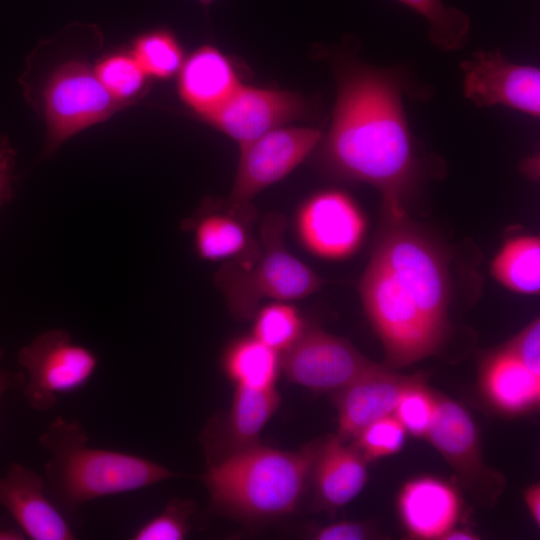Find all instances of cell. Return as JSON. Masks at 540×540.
I'll use <instances>...</instances> for the list:
<instances>
[{
	"label": "cell",
	"mask_w": 540,
	"mask_h": 540,
	"mask_svg": "<svg viewBox=\"0 0 540 540\" xmlns=\"http://www.w3.org/2000/svg\"><path fill=\"white\" fill-rule=\"evenodd\" d=\"M337 95L320 166L334 177L363 182L382 197L385 216H407L405 202L419 177L416 143L403 106L407 81L398 69L352 56L333 59Z\"/></svg>",
	"instance_id": "obj_1"
},
{
	"label": "cell",
	"mask_w": 540,
	"mask_h": 540,
	"mask_svg": "<svg viewBox=\"0 0 540 540\" xmlns=\"http://www.w3.org/2000/svg\"><path fill=\"white\" fill-rule=\"evenodd\" d=\"M358 289L384 365L405 367L441 349L450 331L447 260L407 216H385Z\"/></svg>",
	"instance_id": "obj_2"
},
{
	"label": "cell",
	"mask_w": 540,
	"mask_h": 540,
	"mask_svg": "<svg viewBox=\"0 0 540 540\" xmlns=\"http://www.w3.org/2000/svg\"><path fill=\"white\" fill-rule=\"evenodd\" d=\"M77 420L55 418L39 437L49 454L44 466L47 495L70 523L79 525L89 501L143 489L180 473L148 458L90 447Z\"/></svg>",
	"instance_id": "obj_3"
},
{
	"label": "cell",
	"mask_w": 540,
	"mask_h": 540,
	"mask_svg": "<svg viewBox=\"0 0 540 540\" xmlns=\"http://www.w3.org/2000/svg\"><path fill=\"white\" fill-rule=\"evenodd\" d=\"M320 441L298 450L259 443L207 463L199 480L216 511L248 524L271 522L293 513L310 482Z\"/></svg>",
	"instance_id": "obj_4"
},
{
	"label": "cell",
	"mask_w": 540,
	"mask_h": 540,
	"mask_svg": "<svg viewBox=\"0 0 540 540\" xmlns=\"http://www.w3.org/2000/svg\"><path fill=\"white\" fill-rule=\"evenodd\" d=\"M286 227L283 214H266L256 252L228 261L215 274V284L237 320L252 319L265 299L292 302L322 287L324 280L285 246Z\"/></svg>",
	"instance_id": "obj_5"
},
{
	"label": "cell",
	"mask_w": 540,
	"mask_h": 540,
	"mask_svg": "<svg viewBox=\"0 0 540 540\" xmlns=\"http://www.w3.org/2000/svg\"><path fill=\"white\" fill-rule=\"evenodd\" d=\"M435 415L426 440L452 468L459 488L486 508L494 507L506 488L504 474L489 466L477 424L467 408L435 390Z\"/></svg>",
	"instance_id": "obj_6"
},
{
	"label": "cell",
	"mask_w": 540,
	"mask_h": 540,
	"mask_svg": "<svg viewBox=\"0 0 540 540\" xmlns=\"http://www.w3.org/2000/svg\"><path fill=\"white\" fill-rule=\"evenodd\" d=\"M18 362L27 372L24 396L31 408L48 411L59 394L74 392L94 375L98 359L87 347L73 342L63 329L45 331L21 348Z\"/></svg>",
	"instance_id": "obj_7"
},
{
	"label": "cell",
	"mask_w": 540,
	"mask_h": 540,
	"mask_svg": "<svg viewBox=\"0 0 540 540\" xmlns=\"http://www.w3.org/2000/svg\"><path fill=\"white\" fill-rule=\"evenodd\" d=\"M126 104L115 99L86 65L75 61L62 65L44 91L45 152L55 151L72 135L107 119Z\"/></svg>",
	"instance_id": "obj_8"
},
{
	"label": "cell",
	"mask_w": 540,
	"mask_h": 540,
	"mask_svg": "<svg viewBox=\"0 0 540 540\" xmlns=\"http://www.w3.org/2000/svg\"><path fill=\"white\" fill-rule=\"evenodd\" d=\"M348 340L317 326H307L280 354L286 378L314 393H334L377 367Z\"/></svg>",
	"instance_id": "obj_9"
},
{
	"label": "cell",
	"mask_w": 540,
	"mask_h": 540,
	"mask_svg": "<svg viewBox=\"0 0 540 540\" xmlns=\"http://www.w3.org/2000/svg\"><path fill=\"white\" fill-rule=\"evenodd\" d=\"M320 129L312 127L276 128L240 146V155L228 200L249 204L269 186L282 180L317 147Z\"/></svg>",
	"instance_id": "obj_10"
},
{
	"label": "cell",
	"mask_w": 540,
	"mask_h": 540,
	"mask_svg": "<svg viewBox=\"0 0 540 540\" xmlns=\"http://www.w3.org/2000/svg\"><path fill=\"white\" fill-rule=\"evenodd\" d=\"M295 228L302 246L329 260L350 257L361 246L366 219L358 204L345 192L328 189L307 198L299 207Z\"/></svg>",
	"instance_id": "obj_11"
},
{
	"label": "cell",
	"mask_w": 540,
	"mask_h": 540,
	"mask_svg": "<svg viewBox=\"0 0 540 540\" xmlns=\"http://www.w3.org/2000/svg\"><path fill=\"white\" fill-rule=\"evenodd\" d=\"M460 69L464 96L477 107L503 105L539 117V68L513 63L498 51L477 50Z\"/></svg>",
	"instance_id": "obj_12"
},
{
	"label": "cell",
	"mask_w": 540,
	"mask_h": 540,
	"mask_svg": "<svg viewBox=\"0 0 540 540\" xmlns=\"http://www.w3.org/2000/svg\"><path fill=\"white\" fill-rule=\"evenodd\" d=\"M309 101L298 92L240 85L204 120L240 146L309 115Z\"/></svg>",
	"instance_id": "obj_13"
},
{
	"label": "cell",
	"mask_w": 540,
	"mask_h": 540,
	"mask_svg": "<svg viewBox=\"0 0 540 540\" xmlns=\"http://www.w3.org/2000/svg\"><path fill=\"white\" fill-rule=\"evenodd\" d=\"M426 378L423 373L401 374L384 364L332 393L337 410L336 435L349 442L371 422L393 414L402 394Z\"/></svg>",
	"instance_id": "obj_14"
},
{
	"label": "cell",
	"mask_w": 540,
	"mask_h": 540,
	"mask_svg": "<svg viewBox=\"0 0 540 540\" xmlns=\"http://www.w3.org/2000/svg\"><path fill=\"white\" fill-rule=\"evenodd\" d=\"M396 511L408 538L441 540L458 525L463 498L456 483L434 475H420L401 486Z\"/></svg>",
	"instance_id": "obj_15"
},
{
	"label": "cell",
	"mask_w": 540,
	"mask_h": 540,
	"mask_svg": "<svg viewBox=\"0 0 540 540\" xmlns=\"http://www.w3.org/2000/svg\"><path fill=\"white\" fill-rule=\"evenodd\" d=\"M281 397L275 387L235 386L231 408L211 420L199 436L207 463L259 443V437L278 410Z\"/></svg>",
	"instance_id": "obj_16"
},
{
	"label": "cell",
	"mask_w": 540,
	"mask_h": 540,
	"mask_svg": "<svg viewBox=\"0 0 540 540\" xmlns=\"http://www.w3.org/2000/svg\"><path fill=\"white\" fill-rule=\"evenodd\" d=\"M0 507L32 540H73L70 522L47 495L44 478L20 463L0 477Z\"/></svg>",
	"instance_id": "obj_17"
},
{
	"label": "cell",
	"mask_w": 540,
	"mask_h": 540,
	"mask_svg": "<svg viewBox=\"0 0 540 540\" xmlns=\"http://www.w3.org/2000/svg\"><path fill=\"white\" fill-rule=\"evenodd\" d=\"M256 216L252 203L207 200L183 226L193 233L199 257L208 261H231L249 257L257 250L258 241L252 237Z\"/></svg>",
	"instance_id": "obj_18"
},
{
	"label": "cell",
	"mask_w": 540,
	"mask_h": 540,
	"mask_svg": "<svg viewBox=\"0 0 540 540\" xmlns=\"http://www.w3.org/2000/svg\"><path fill=\"white\" fill-rule=\"evenodd\" d=\"M478 392L496 414L514 418L540 405V375L528 369L506 344L487 352L478 366Z\"/></svg>",
	"instance_id": "obj_19"
},
{
	"label": "cell",
	"mask_w": 540,
	"mask_h": 540,
	"mask_svg": "<svg viewBox=\"0 0 540 540\" xmlns=\"http://www.w3.org/2000/svg\"><path fill=\"white\" fill-rule=\"evenodd\" d=\"M368 478V463L349 442L335 433L320 440L310 476L313 509L334 514L362 492Z\"/></svg>",
	"instance_id": "obj_20"
},
{
	"label": "cell",
	"mask_w": 540,
	"mask_h": 540,
	"mask_svg": "<svg viewBox=\"0 0 540 540\" xmlns=\"http://www.w3.org/2000/svg\"><path fill=\"white\" fill-rule=\"evenodd\" d=\"M240 85L230 59L210 45L194 51L179 70L180 97L203 119L215 112Z\"/></svg>",
	"instance_id": "obj_21"
},
{
	"label": "cell",
	"mask_w": 540,
	"mask_h": 540,
	"mask_svg": "<svg viewBox=\"0 0 540 540\" xmlns=\"http://www.w3.org/2000/svg\"><path fill=\"white\" fill-rule=\"evenodd\" d=\"M221 364L235 386L255 389L275 387L281 370L280 353L253 335L233 340L224 350Z\"/></svg>",
	"instance_id": "obj_22"
},
{
	"label": "cell",
	"mask_w": 540,
	"mask_h": 540,
	"mask_svg": "<svg viewBox=\"0 0 540 540\" xmlns=\"http://www.w3.org/2000/svg\"><path fill=\"white\" fill-rule=\"evenodd\" d=\"M494 278L509 290L535 295L540 289V239L524 235L510 238L491 264Z\"/></svg>",
	"instance_id": "obj_23"
},
{
	"label": "cell",
	"mask_w": 540,
	"mask_h": 540,
	"mask_svg": "<svg viewBox=\"0 0 540 540\" xmlns=\"http://www.w3.org/2000/svg\"><path fill=\"white\" fill-rule=\"evenodd\" d=\"M422 15L429 23L431 43L443 51L462 48L471 28L469 16L462 10L446 6L443 0H398Z\"/></svg>",
	"instance_id": "obj_24"
},
{
	"label": "cell",
	"mask_w": 540,
	"mask_h": 540,
	"mask_svg": "<svg viewBox=\"0 0 540 540\" xmlns=\"http://www.w3.org/2000/svg\"><path fill=\"white\" fill-rule=\"evenodd\" d=\"M252 319V335L280 354L296 342L306 327L298 309L286 301L259 307Z\"/></svg>",
	"instance_id": "obj_25"
},
{
	"label": "cell",
	"mask_w": 540,
	"mask_h": 540,
	"mask_svg": "<svg viewBox=\"0 0 540 540\" xmlns=\"http://www.w3.org/2000/svg\"><path fill=\"white\" fill-rule=\"evenodd\" d=\"M132 56L147 76L167 79L179 72L184 59L175 37L166 30H156L140 36Z\"/></svg>",
	"instance_id": "obj_26"
},
{
	"label": "cell",
	"mask_w": 540,
	"mask_h": 540,
	"mask_svg": "<svg viewBox=\"0 0 540 540\" xmlns=\"http://www.w3.org/2000/svg\"><path fill=\"white\" fill-rule=\"evenodd\" d=\"M407 435L399 420L390 414L366 425L349 443L369 464L399 453Z\"/></svg>",
	"instance_id": "obj_27"
},
{
	"label": "cell",
	"mask_w": 540,
	"mask_h": 540,
	"mask_svg": "<svg viewBox=\"0 0 540 540\" xmlns=\"http://www.w3.org/2000/svg\"><path fill=\"white\" fill-rule=\"evenodd\" d=\"M196 503L173 497L163 511L146 521L132 534L133 540H183L192 529L191 519Z\"/></svg>",
	"instance_id": "obj_28"
},
{
	"label": "cell",
	"mask_w": 540,
	"mask_h": 540,
	"mask_svg": "<svg viewBox=\"0 0 540 540\" xmlns=\"http://www.w3.org/2000/svg\"><path fill=\"white\" fill-rule=\"evenodd\" d=\"M435 409V390L427 385L424 378L402 394L393 415L405 428L407 434L426 440Z\"/></svg>",
	"instance_id": "obj_29"
},
{
	"label": "cell",
	"mask_w": 540,
	"mask_h": 540,
	"mask_svg": "<svg viewBox=\"0 0 540 540\" xmlns=\"http://www.w3.org/2000/svg\"><path fill=\"white\" fill-rule=\"evenodd\" d=\"M94 73L115 99L128 103L143 89L147 77L132 55L123 54L105 58Z\"/></svg>",
	"instance_id": "obj_30"
},
{
	"label": "cell",
	"mask_w": 540,
	"mask_h": 540,
	"mask_svg": "<svg viewBox=\"0 0 540 540\" xmlns=\"http://www.w3.org/2000/svg\"><path fill=\"white\" fill-rule=\"evenodd\" d=\"M379 528L368 521H339L311 528L308 536L316 540H367L381 538Z\"/></svg>",
	"instance_id": "obj_31"
},
{
	"label": "cell",
	"mask_w": 540,
	"mask_h": 540,
	"mask_svg": "<svg viewBox=\"0 0 540 540\" xmlns=\"http://www.w3.org/2000/svg\"><path fill=\"white\" fill-rule=\"evenodd\" d=\"M533 373L540 375V320L535 318L505 343Z\"/></svg>",
	"instance_id": "obj_32"
},
{
	"label": "cell",
	"mask_w": 540,
	"mask_h": 540,
	"mask_svg": "<svg viewBox=\"0 0 540 540\" xmlns=\"http://www.w3.org/2000/svg\"><path fill=\"white\" fill-rule=\"evenodd\" d=\"M12 156L6 143L0 142V205L10 196Z\"/></svg>",
	"instance_id": "obj_33"
},
{
	"label": "cell",
	"mask_w": 540,
	"mask_h": 540,
	"mask_svg": "<svg viewBox=\"0 0 540 540\" xmlns=\"http://www.w3.org/2000/svg\"><path fill=\"white\" fill-rule=\"evenodd\" d=\"M523 501L530 517L537 527L540 526V485L537 482L529 484L523 490Z\"/></svg>",
	"instance_id": "obj_34"
},
{
	"label": "cell",
	"mask_w": 540,
	"mask_h": 540,
	"mask_svg": "<svg viewBox=\"0 0 540 540\" xmlns=\"http://www.w3.org/2000/svg\"><path fill=\"white\" fill-rule=\"evenodd\" d=\"M3 352L0 349V397L10 389L24 386L26 377L22 373L9 372L1 367Z\"/></svg>",
	"instance_id": "obj_35"
},
{
	"label": "cell",
	"mask_w": 540,
	"mask_h": 540,
	"mask_svg": "<svg viewBox=\"0 0 540 540\" xmlns=\"http://www.w3.org/2000/svg\"><path fill=\"white\" fill-rule=\"evenodd\" d=\"M480 536L467 527L455 526L441 540H478Z\"/></svg>",
	"instance_id": "obj_36"
},
{
	"label": "cell",
	"mask_w": 540,
	"mask_h": 540,
	"mask_svg": "<svg viewBox=\"0 0 540 540\" xmlns=\"http://www.w3.org/2000/svg\"><path fill=\"white\" fill-rule=\"evenodd\" d=\"M26 538L25 533L18 525L13 527L4 522L0 523V540H23Z\"/></svg>",
	"instance_id": "obj_37"
},
{
	"label": "cell",
	"mask_w": 540,
	"mask_h": 540,
	"mask_svg": "<svg viewBox=\"0 0 540 540\" xmlns=\"http://www.w3.org/2000/svg\"><path fill=\"white\" fill-rule=\"evenodd\" d=\"M205 8L212 4L216 0H198Z\"/></svg>",
	"instance_id": "obj_38"
}]
</instances>
